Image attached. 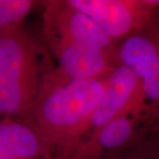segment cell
Returning <instances> with one entry per match:
<instances>
[{"instance_id": "6da1fadb", "label": "cell", "mask_w": 159, "mask_h": 159, "mask_svg": "<svg viewBox=\"0 0 159 159\" xmlns=\"http://www.w3.org/2000/svg\"><path fill=\"white\" fill-rule=\"evenodd\" d=\"M109 76L73 80L56 70L43 75L32 125L53 158L69 159L80 145L107 89Z\"/></svg>"}, {"instance_id": "7a4b0ae2", "label": "cell", "mask_w": 159, "mask_h": 159, "mask_svg": "<svg viewBox=\"0 0 159 159\" xmlns=\"http://www.w3.org/2000/svg\"><path fill=\"white\" fill-rule=\"evenodd\" d=\"M43 76L36 45L20 28L0 30V113L18 119L33 113Z\"/></svg>"}, {"instance_id": "3957f363", "label": "cell", "mask_w": 159, "mask_h": 159, "mask_svg": "<svg viewBox=\"0 0 159 159\" xmlns=\"http://www.w3.org/2000/svg\"><path fill=\"white\" fill-rule=\"evenodd\" d=\"M68 1L91 18L113 42L148 31L159 12V0Z\"/></svg>"}, {"instance_id": "277c9868", "label": "cell", "mask_w": 159, "mask_h": 159, "mask_svg": "<svg viewBox=\"0 0 159 159\" xmlns=\"http://www.w3.org/2000/svg\"><path fill=\"white\" fill-rule=\"evenodd\" d=\"M43 17L44 41L55 40L96 49L108 55L114 62L118 50L115 42L97 23L68 0L47 1Z\"/></svg>"}, {"instance_id": "5b68a950", "label": "cell", "mask_w": 159, "mask_h": 159, "mask_svg": "<svg viewBox=\"0 0 159 159\" xmlns=\"http://www.w3.org/2000/svg\"><path fill=\"white\" fill-rule=\"evenodd\" d=\"M117 63L131 69L139 79L150 113L159 107V36L152 30L131 35L118 49Z\"/></svg>"}, {"instance_id": "8992f818", "label": "cell", "mask_w": 159, "mask_h": 159, "mask_svg": "<svg viewBox=\"0 0 159 159\" xmlns=\"http://www.w3.org/2000/svg\"><path fill=\"white\" fill-rule=\"evenodd\" d=\"M143 109L145 102L140 80L131 69L117 64L109 76L107 89L91 118L83 141L119 115L129 111L140 114Z\"/></svg>"}, {"instance_id": "52a82bcc", "label": "cell", "mask_w": 159, "mask_h": 159, "mask_svg": "<svg viewBox=\"0 0 159 159\" xmlns=\"http://www.w3.org/2000/svg\"><path fill=\"white\" fill-rule=\"evenodd\" d=\"M56 58V71L73 80L102 79L108 77L117 65L102 51L61 41H44Z\"/></svg>"}, {"instance_id": "ba28073f", "label": "cell", "mask_w": 159, "mask_h": 159, "mask_svg": "<svg viewBox=\"0 0 159 159\" xmlns=\"http://www.w3.org/2000/svg\"><path fill=\"white\" fill-rule=\"evenodd\" d=\"M139 113L121 114L81 142L69 159H102L119 152L132 140Z\"/></svg>"}, {"instance_id": "9c48e42d", "label": "cell", "mask_w": 159, "mask_h": 159, "mask_svg": "<svg viewBox=\"0 0 159 159\" xmlns=\"http://www.w3.org/2000/svg\"><path fill=\"white\" fill-rule=\"evenodd\" d=\"M0 159H54L33 125L9 117L0 122Z\"/></svg>"}, {"instance_id": "30bf717a", "label": "cell", "mask_w": 159, "mask_h": 159, "mask_svg": "<svg viewBox=\"0 0 159 159\" xmlns=\"http://www.w3.org/2000/svg\"><path fill=\"white\" fill-rule=\"evenodd\" d=\"M34 5L31 0H0V30L20 28Z\"/></svg>"}, {"instance_id": "8fae6325", "label": "cell", "mask_w": 159, "mask_h": 159, "mask_svg": "<svg viewBox=\"0 0 159 159\" xmlns=\"http://www.w3.org/2000/svg\"><path fill=\"white\" fill-rule=\"evenodd\" d=\"M102 159H155L149 151L146 152H134L125 155H119V154H112L107 156Z\"/></svg>"}, {"instance_id": "7c38bea8", "label": "cell", "mask_w": 159, "mask_h": 159, "mask_svg": "<svg viewBox=\"0 0 159 159\" xmlns=\"http://www.w3.org/2000/svg\"><path fill=\"white\" fill-rule=\"evenodd\" d=\"M151 117H153L155 119V124L157 126V129L159 130V107L157 110H155L153 112H151Z\"/></svg>"}, {"instance_id": "4fadbf2b", "label": "cell", "mask_w": 159, "mask_h": 159, "mask_svg": "<svg viewBox=\"0 0 159 159\" xmlns=\"http://www.w3.org/2000/svg\"><path fill=\"white\" fill-rule=\"evenodd\" d=\"M150 30H152L154 33H156L159 36V12L158 14H157V17L156 19V21H155L154 25L152 26V28L150 29Z\"/></svg>"}, {"instance_id": "5bb4252c", "label": "cell", "mask_w": 159, "mask_h": 159, "mask_svg": "<svg viewBox=\"0 0 159 159\" xmlns=\"http://www.w3.org/2000/svg\"><path fill=\"white\" fill-rule=\"evenodd\" d=\"M149 152L152 154V156L154 157V158L159 159V146L157 147V148H155L153 151H152V150H150Z\"/></svg>"}]
</instances>
